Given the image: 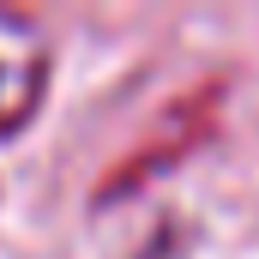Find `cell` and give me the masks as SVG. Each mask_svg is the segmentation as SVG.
I'll return each instance as SVG.
<instances>
[{
	"label": "cell",
	"mask_w": 259,
	"mask_h": 259,
	"mask_svg": "<svg viewBox=\"0 0 259 259\" xmlns=\"http://www.w3.org/2000/svg\"><path fill=\"white\" fill-rule=\"evenodd\" d=\"M217 115H223V78H205V84H193V91H181L151 127L133 139V151L97 181V205H115V199L139 193L145 181H157L163 169H175L181 157H193L199 145L211 139V127H217Z\"/></svg>",
	"instance_id": "6da1fadb"
},
{
	"label": "cell",
	"mask_w": 259,
	"mask_h": 259,
	"mask_svg": "<svg viewBox=\"0 0 259 259\" xmlns=\"http://www.w3.org/2000/svg\"><path fill=\"white\" fill-rule=\"evenodd\" d=\"M36 97H42V78H6V61H0V133L24 127Z\"/></svg>",
	"instance_id": "7a4b0ae2"
}]
</instances>
